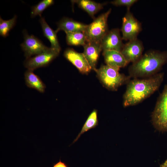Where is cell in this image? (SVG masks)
<instances>
[{
  "mask_svg": "<svg viewBox=\"0 0 167 167\" xmlns=\"http://www.w3.org/2000/svg\"><path fill=\"white\" fill-rule=\"evenodd\" d=\"M164 76V72H160L148 78L131 79L123 95V106L137 105L149 97L159 89Z\"/></svg>",
  "mask_w": 167,
  "mask_h": 167,
  "instance_id": "cell-1",
  "label": "cell"
},
{
  "mask_svg": "<svg viewBox=\"0 0 167 167\" xmlns=\"http://www.w3.org/2000/svg\"><path fill=\"white\" fill-rule=\"evenodd\" d=\"M167 63V51L150 50L130 65L129 75L133 78L149 77L158 73Z\"/></svg>",
  "mask_w": 167,
  "mask_h": 167,
  "instance_id": "cell-2",
  "label": "cell"
},
{
  "mask_svg": "<svg viewBox=\"0 0 167 167\" xmlns=\"http://www.w3.org/2000/svg\"><path fill=\"white\" fill-rule=\"evenodd\" d=\"M119 70L107 65H102L94 71L103 85L109 90L116 91L121 86L127 84L131 78L121 73Z\"/></svg>",
  "mask_w": 167,
  "mask_h": 167,
  "instance_id": "cell-3",
  "label": "cell"
},
{
  "mask_svg": "<svg viewBox=\"0 0 167 167\" xmlns=\"http://www.w3.org/2000/svg\"><path fill=\"white\" fill-rule=\"evenodd\" d=\"M152 121L159 131H167V84L165 85L157 99L152 113Z\"/></svg>",
  "mask_w": 167,
  "mask_h": 167,
  "instance_id": "cell-4",
  "label": "cell"
},
{
  "mask_svg": "<svg viewBox=\"0 0 167 167\" xmlns=\"http://www.w3.org/2000/svg\"><path fill=\"white\" fill-rule=\"evenodd\" d=\"M111 11L109 9L107 11L100 15L93 21L88 25L84 32L87 42H101L102 39L108 31L107 20Z\"/></svg>",
  "mask_w": 167,
  "mask_h": 167,
  "instance_id": "cell-5",
  "label": "cell"
},
{
  "mask_svg": "<svg viewBox=\"0 0 167 167\" xmlns=\"http://www.w3.org/2000/svg\"><path fill=\"white\" fill-rule=\"evenodd\" d=\"M60 51L49 48L42 53L26 58L24 62L25 68L34 71L37 68L49 65L59 55Z\"/></svg>",
  "mask_w": 167,
  "mask_h": 167,
  "instance_id": "cell-6",
  "label": "cell"
},
{
  "mask_svg": "<svg viewBox=\"0 0 167 167\" xmlns=\"http://www.w3.org/2000/svg\"><path fill=\"white\" fill-rule=\"evenodd\" d=\"M142 30L141 23L127 9L126 12L122 18V25L121 30L123 40L130 41L137 38Z\"/></svg>",
  "mask_w": 167,
  "mask_h": 167,
  "instance_id": "cell-7",
  "label": "cell"
},
{
  "mask_svg": "<svg viewBox=\"0 0 167 167\" xmlns=\"http://www.w3.org/2000/svg\"><path fill=\"white\" fill-rule=\"evenodd\" d=\"M23 34L24 41L20 46L26 58L40 54L49 48L33 35L28 34L26 30L23 31Z\"/></svg>",
  "mask_w": 167,
  "mask_h": 167,
  "instance_id": "cell-8",
  "label": "cell"
},
{
  "mask_svg": "<svg viewBox=\"0 0 167 167\" xmlns=\"http://www.w3.org/2000/svg\"><path fill=\"white\" fill-rule=\"evenodd\" d=\"M144 49L142 42L137 38L124 44L120 52L128 63H132L142 56Z\"/></svg>",
  "mask_w": 167,
  "mask_h": 167,
  "instance_id": "cell-9",
  "label": "cell"
},
{
  "mask_svg": "<svg viewBox=\"0 0 167 167\" xmlns=\"http://www.w3.org/2000/svg\"><path fill=\"white\" fill-rule=\"evenodd\" d=\"M122 40L118 28H114L108 31L101 42L102 50L120 52L124 45Z\"/></svg>",
  "mask_w": 167,
  "mask_h": 167,
  "instance_id": "cell-10",
  "label": "cell"
},
{
  "mask_svg": "<svg viewBox=\"0 0 167 167\" xmlns=\"http://www.w3.org/2000/svg\"><path fill=\"white\" fill-rule=\"evenodd\" d=\"M63 55L82 74H87L92 70L83 53H78L72 49L67 48L64 52Z\"/></svg>",
  "mask_w": 167,
  "mask_h": 167,
  "instance_id": "cell-11",
  "label": "cell"
},
{
  "mask_svg": "<svg viewBox=\"0 0 167 167\" xmlns=\"http://www.w3.org/2000/svg\"><path fill=\"white\" fill-rule=\"evenodd\" d=\"M83 54L91 67L95 71L100 53L102 51L101 42H87L83 46Z\"/></svg>",
  "mask_w": 167,
  "mask_h": 167,
  "instance_id": "cell-12",
  "label": "cell"
},
{
  "mask_svg": "<svg viewBox=\"0 0 167 167\" xmlns=\"http://www.w3.org/2000/svg\"><path fill=\"white\" fill-rule=\"evenodd\" d=\"M105 62L106 65L119 70L128 63L120 51L107 50L103 51Z\"/></svg>",
  "mask_w": 167,
  "mask_h": 167,
  "instance_id": "cell-13",
  "label": "cell"
},
{
  "mask_svg": "<svg viewBox=\"0 0 167 167\" xmlns=\"http://www.w3.org/2000/svg\"><path fill=\"white\" fill-rule=\"evenodd\" d=\"M58 27L56 31L58 32L60 30L67 32H84L88 25L76 21L71 19L64 17L58 23Z\"/></svg>",
  "mask_w": 167,
  "mask_h": 167,
  "instance_id": "cell-14",
  "label": "cell"
},
{
  "mask_svg": "<svg viewBox=\"0 0 167 167\" xmlns=\"http://www.w3.org/2000/svg\"><path fill=\"white\" fill-rule=\"evenodd\" d=\"M33 71L27 69L24 73L25 84L28 87L36 90L41 93H44L45 91L46 86L40 78L34 74Z\"/></svg>",
  "mask_w": 167,
  "mask_h": 167,
  "instance_id": "cell-15",
  "label": "cell"
},
{
  "mask_svg": "<svg viewBox=\"0 0 167 167\" xmlns=\"http://www.w3.org/2000/svg\"><path fill=\"white\" fill-rule=\"evenodd\" d=\"M39 21L43 35L50 42V47L60 51L61 48L57 35V32L50 27L44 17H41Z\"/></svg>",
  "mask_w": 167,
  "mask_h": 167,
  "instance_id": "cell-16",
  "label": "cell"
},
{
  "mask_svg": "<svg viewBox=\"0 0 167 167\" xmlns=\"http://www.w3.org/2000/svg\"><path fill=\"white\" fill-rule=\"evenodd\" d=\"M76 3L81 8L86 11L91 17L94 18V15L103 8L105 3H101L89 0L72 1Z\"/></svg>",
  "mask_w": 167,
  "mask_h": 167,
  "instance_id": "cell-17",
  "label": "cell"
},
{
  "mask_svg": "<svg viewBox=\"0 0 167 167\" xmlns=\"http://www.w3.org/2000/svg\"><path fill=\"white\" fill-rule=\"evenodd\" d=\"M98 125L97 111L96 109H94L89 115L80 132L73 141L72 144L77 141L82 135L90 129L96 128Z\"/></svg>",
  "mask_w": 167,
  "mask_h": 167,
  "instance_id": "cell-18",
  "label": "cell"
},
{
  "mask_svg": "<svg viewBox=\"0 0 167 167\" xmlns=\"http://www.w3.org/2000/svg\"><path fill=\"white\" fill-rule=\"evenodd\" d=\"M67 44L70 45H82L87 42L86 36L83 32H67L66 33Z\"/></svg>",
  "mask_w": 167,
  "mask_h": 167,
  "instance_id": "cell-19",
  "label": "cell"
},
{
  "mask_svg": "<svg viewBox=\"0 0 167 167\" xmlns=\"http://www.w3.org/2000/svg\"><path fill=\"white\" fill-rule=\"evenodd\" d=\"M17 16L15 15L11 19L8 20L3 19L0 18V35L3 37H6L8 36L11 30L15 26Z\"/></svg>",
  "mask_w": 167,
  "mask_h": 167,
  "instance_id": "cell-20",
  "label": "cell"
},
{
  "mask_svg": "<svg viewBox=\"0 0 167 167\" xmlns=\"http://www.w3.org/2000/svg\"><path fill=\"white\" fill-rule=\"evenodd\" d=\"M54 1L53 0H43L37 4L32 7L31 13V17L33 18L37 15L41 17L43 11L49 7L53 5Z\"/></svg>",
  "mask_w": 167,
  "mask_h": 167,
  "instance_id": "cell-21",
  "label": "cell"
},
{
  "mask_svg": "<svg viewBox=\"0 0 167 167\" xmlns=\"http://www.w3.org/2000/svg\"><path fill=\"white\" fill-rule=\"evenodd\" d=\"M138 1L137 0H115L111 2L113 5L116 6H125L127 9L131 7Z\"/></svg>",
  "mask_w": 167,
  "mask_h": 167,
  "instance_id": "cell-22",
  "label": "cell"
},
{
  "mask_svg": "<svg viewBox=\"0 0 167 167\" xmlns=\"http://www.w3.org/2000/svg\"><path fill=\"white\" fill-rule=\"evenodd\" d=\"M52 167H69L67 164L65 162L61 161V159H59L58 161L54 164Z\"/></svg>",
  "mask_w": 167,
  "mask_h": 167,
  "instance_id": "cell-23",
  "label": "cell"
},
{
  "mask_svg": "<svg viewBox=\"0 0 167 167\" xmlns=\"http://www.w3.org/2000/svg\"><path fill=\"white\" fill-rule=\"evenodd\" d=\"M160 167H167V159L163 163L160 165Z\"/></svg>",
  "mask_w": 167,
  "mask_h": 167,
  "instance_id": "cell-24",
  "label": "cell"
}]
</instances>
